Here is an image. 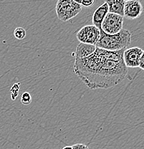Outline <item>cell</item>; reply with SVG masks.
<instances>
[{
  "mask_svg": "<svg viewBox=\"0 0 144 149\" xmlns=\"http://www.w3.org/2000/svg\"><path fill=\"white\" fill-rule=\"evenodd\" d=\"M125 49L111 52L96 47L92 55L75 60L74 73L91 90L115 86L128 77L123 58Z\"/></svg>",
  "mask_w": 144,
  "mask_h": 149,
  "instance_id": "1",
  "label": "cell"
},
{
  "mask_svg": "<svg viewBox=\"0 0 144 149\" xmlns=\"http://www.w3.org/2000/svg\"><path fill=\"white\" fill-rule=\"evenodd\" d=\"M132 39V34L128 29H122L114 35H108L100 29V38L95 44V47L105 50L119 51L126 49L130 45Z\"/></svg>",
  "mask_w": 144,
  "mask_h": 149,
  "instance_id": "2",
  "label": "cell"
},
{
  "mask_svg": "<svg viewBox=\"0 0 144 149\" xmlns=\"http://www.w3.org/2000/svg\"><path fill=\"white\" fill-rule=\"evenodd\" d=\"M57 16L63 22L75 17L82 10V6L73 0H58L55 7Z\"/></svg>",
  "mask_w": 144,
  "mask_h": 149,
  "instance_id": "3",
  "label": "cell"
},
{
  "mask_svg": "<svg viewBox=\"0 0 144 149\" xmlns=\"http://www.w3.org/2000/svg\"><path fill=\"white\" fill-rule=\"evenodd\" d=\"M123 17L108 12L101 24V29L108 35H114L123 29Z\"/></svg>",
  "mask_w": 144,
  "mask_h": 149,
  "instance_id": "4",
  "label": "cell"
},
{
  "mask_svg": "<svg viewBox=\"0 0 144 149\" xmlns=\"http://www.w3.org/2000/svg\"><path fill=\"white\" fill-rule=\"evenodd\" d=\"M76 37L80 43L95 46L100 38V29L94 25H86L77 32Z\"/></svg>",
  "mask_w": 144,
  "mask_h": 149,
  "instance_id": "5",
  "label": "cell"
},
{
  "mask_svg": "<svg viewBox=\"0 0 144 149\" xmlns=\"http://www.w3.org/2000/svg\"><path fill=\"white\" fill-rule=\"evenodd\" d=\"M143 54V49L138 47L125 49L123 52V58L126 68H138L139 60Z\"/></svg>",
  "mask_w": 144,
  "mask_h": 149,
  "instance_id": "6",
  "label": "cell"
},
{
  "mask_svg": "<svg viewBox=\"0 0 144 149\" xmlns=\"http://www.w3.org/2000/svg\"><path fill=\"white\" fill-rule=\"evenodd\" d=\"M143 10V6L139 0L126 1L123 9V17L129 19H135L140 17Z\"/></svg>",
  "mask_w": 144,
  "mask_h": 149,
  "instance_id": "7",
  "label": "cell"
},
{
  "mask_svg": "<svg viewBox=\"0 0 144 149\" xmlns=\"http://www.w3.org/2000/svg\"><path fill=\"white\" fill-rule=\"evenodd\" d=\"M108 12H109L108 7L106 2L97 7L95 10L94 11L93 15L92 21L93 23V25L98 28L99 29H101L102 22H103V19L106 17Z\"/></svg>",
  "mask_w": 144,
  "mask_h": 149,
  "instance_id": "8",
  "label": "cell"
},
{
  "mask_svg": "<svg viewBox=\"0 0 144 149\" xmlns=\"http://www.w3.org/2000/svg\"><path fill=\"white\" fill-rule=\"evenodd\" d=\"M96 47L92 45L80 43L75 49V60L83 59L92 55L95 52Z\"/></svg>",
  "mask_w": 144,
  "mask_h": 149,
  "instance_id": "9",
  "label": "cell"
},
{
  "mask_svg": "<svg viewBox=\"0 0 144 149\" xmlns=\"http://www.w3.org/2000/svg\"><path fill=\"white\" fill-rule=\"evenodd\" d=\"M105 2L108 5L109 12L123 17V9L125 5L124 0H105Z\"/></svg>",
  "mask_w": 144,
  "mask_h": 149,
  "instance_id": "10",
  "label": "cell"
},
{
  "mask_svg": "<svg viewBox=\"0 0 144 149\" xmlns=\"http://www.w3.org/2000/svg\"><path fill=\"white\" fill-rule=\"evenodd\" d=\"M14 36L17 40H21L25 38L26 37V31L24 28L17 27L14 31Z\"/></svg>",
  "mask_w": 144,
  "mask_h": 149,
  "instance_id": "11",
  "label": "cell"
},
{
  "mask_svg": "<svg viewBox=\"0 0 144 149\" xmlns=\"http://www.w3.org/2000/svg\"><path fill=\"white\" fill-rule=\"evenodd\" d=\"M21 102L23 105H29L32 102V96L28 92H24L22 94Z\"/></svg>",
  "mask_w": 144,
  "mask_h": 149,
  "instance_id": "12",
  "label": "cell"
},
{
  "mask_svg": "<svg viewBox=\"0 0 144 149\" xmlns=\"http://www.w3.org/2000/svg\"><path fill=\"white\" fill-rule=\"evenodd\" d=\"M19 83L15 84L11 88V92H12V97H13V100H15V97L18 95L19 93Z\"/></svg>",
  "mask_w": 144,
  "mask_h": 149,
  "instance_id": "13",
  "label": "cell"
},
{
  "mask_svg": "<svg viewBox=\"0 0 144 149\" xmlns=\"http://www.w3.org/2000/svg\"><path fill=\"white\" fill-rule=\"evenodd\" d=\"M94 1H95V0H81L80 5L82 7H90L94 4Z\"/></svg>",
  "mask_w": 144,
  "mask_h": 149,
  "instance_id": "14",
  "label": "cell"
},
{
  "mask_svg": "<svg viewBox=\"0 0 144 149\" xmlns=\"http://www.w3.org/2000/svg\"><path fill=\"white\" fill-rule=\"evenodd\" d=\"M72 149H89L88 146L83 143H77L72 146Z\"/></svg>",
  "mask_w": 144,
  "mask_h": 149,
  "instance_id": "15",
  "label": "cell"
},
{
  "mask_svg": "<svg viewBox=\"0 0 144 149\" xmlns=\"http://www.w3.org/2000/svg\"><path fill=\"white\" fill-rule=\"evenodd\" d=\"M143 64H144V54L141 55L140 60H139V64H138V68L140 69L143 70Z\"/></svg>",
  "mask_w": 144,
  "mask_h": 149,
  "instance_id": "16",
  "label": "cell"
},
{
  "mask_svg": "<svg viewBox=\"0 0 144 149\" xmlns=\"http://www.w3.org/2000/svg\"><path fill=\"white\" fill-rule=\"evenodd\" d=\"M74 1H75V3H77V4H80V3H81V0H73Z\"/></svg>",
  "mask_w": 144,
  "mask_h": 149,
  "instance_id": "17",
  "label": "cell"
},
{
  "mask_svg": "<svg viewBox=\"0 0 144 149\" xmlns=\"http://www.w3.org/2000/svg\"><path fill=\"white\" fill-rule=\"evenodd\" d=\"M62 149H72V146H65Z\"/></svg>",
  "mask_w": 144,
  "mask_h": 149,
  "instance_id": "18",
  "label": "cell"
},
{
  "mask_svg": "<svg viewBox=\"0 0 144 149\" xmlns=\"http://www.w3.org/2000/svg\"><path fill=\"white\" fill-rule=\"evenodd\" d=\"M125 1H129V0H124Z\"/></svg>",
  "mask_w": 144,
  "mask_h": 149,
  "instance_id": "19",
  "label": "cell"
}]
</instances>
